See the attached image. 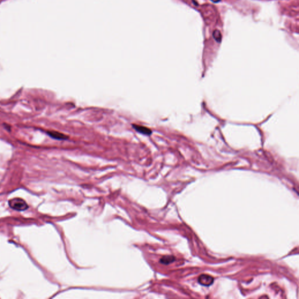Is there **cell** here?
Here are the masks:
<instances>
[{
  "label": "cell",
  "instance_id": "obj_1",
  "mask_svg": "<svg viewBox=\"0 0 299 299\" xmlns=\"http://www.w3.org/2000/svg\"><path fill=\"white\" fill-rule=\"evenodd\" d=\"M9 206L13 209L19 211L25 210L28 208L26 202L20 198H14L8 202Z\"/></svg>",
  "mask_w": 299,
  "mask_h": 299
},
{
  "label": "cell",
  "instance_id": "obj_2",
  "mask_svg": "<svg viewBox=\"0 0 299 299\" xmlns=\"http://www.w3.org/2000/svg\"><path fill=\"white\" fill-rule=\"evenodd\" d=\"M198 282L202 286H209L213 283L214 279L210 275L203 274L198 278Z\"/></svg>",
  "mask_w": 299,
  "mask_h": 299
},
{
  "label": "cell",
  "instance_id": "obj_3",
  "mask_svg": "<svg viewBox=\"0 0 299 299\" xmlns=\"http://www.w3.org/2000/svg\"><path fill=\"white\" fill-rule=\"evenodd\" d=\"M133 127L136 131H137L138 132H139L143 134H144L146 136H150L152 134V130L147 127L140 126V125H138V124H133Z\"/></svg>",
  "mask_w": 299,
  "mask_h": 299
},
{
  "label": "cell",
  "instance_id": "obj_4",
  "mask_svg": "<svg viewBox=\"0 0 299 299\" xmlns=\"http://www.w3.org/2000/svg\"><path fill=\"white\" fill-rule=\"evenodd\" d=\"M47 133L50 136H51L53 139H56L57 140H66V139H68V137L66 135H65L61 133H60V132H55V131H51V132H48Z\"/></svg>",
  "mask_w": 299,
  "mask_h": 299
},
{
  "label": "cell",
  "instance_id": "obj_5",
  "mask_svg": "<svg viewBox=\"0 0 299 299\" xmlns=\"http://www.w3.org/2000/svg\"><path fill=\"white\" fill-rule=\"evenodd\" d=\"M175 260V257L172 256V255H167V256H164L162 258H161L160 260V262L162 264H164V265H168V264L173 262Z\"/></svg>",
  "mask_w": 299,
  "mask_h": 299
},
{
  "label": "cell",
  "instance_id": "obj_6",
  "mask_svg": "<svg viewBox=\"0 0 299 299\" xmlns=\"http://www.w3.org/2000/svg\"><path fill=\"white\" fill-rule=\"evenodd\" d=\"M213 38L214 39L218 42H221V33L220 31H217V30H216L213 32Z\"/></svg>",
  "mask_w": 299,
  "mask_h": 299
},
{
  "label": "cell",
  "instance_id": "obj_7",
  "mask_svg": "<svg viewBox=\"0 0 299 299\" xmlns=\"http://www.w3.org/2000/svg\"><path fill=\"white\" fill-rule=\"evenodd\" d=\"M212 1H213V2H218V1H220V0H212Z\"/></svg>",
  "mask_w": 299,
  "mask_h": 299
}]
</instances>
